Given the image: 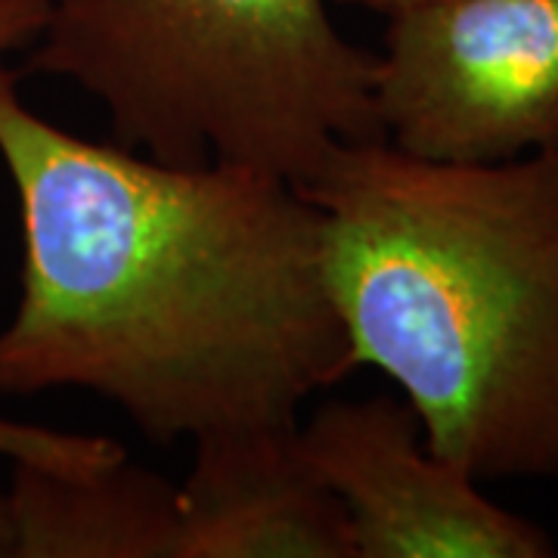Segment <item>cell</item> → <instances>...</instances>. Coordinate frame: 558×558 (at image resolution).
Here are the masks:
<instances>
[{
  "label": "cell",
  "mask_w": 558,
  "mask_h": 558,
  "mask_svg": "<svg viewBox=\"0 0 558 558\" xmlns=\"http://www.w3.org/2000/svg\"><path fill=\"white\" fill-rule=\"evenodd\" d=\"M0 161L22 223L3 398L81 388L171 444L295 425L354 373L299 183L69 134L3 62Z\"/></svg>",
  "instance_id": "6da1fadb"
},
{
  "label": "cell",
  "mask_w": 558,
  "mask_h": 558,
  "mask_svg": "<svg viewBox=\"0 0 558 558\" xmlns=\"http://www.w3.org/2000/svg\"><path fill=\"white\" fill-rule=\"evenodd\" d=\"M354 369L475 481H558V146L435 161L385 137L299 183Z\"/></svg>",
  "instance_id": "7a4b0ae2"
},
{
  "label": "cell",
  "mask_w": 558,
  "mask_h": 558,
  "mask_svg": "<svg viewBox=\"0 0 558 558\" xmlns=\"http://www.w3.org/2000/svg\"><path fill=\"white\" fill-rule=\"evenodd\" d=\"M28 72L100 102L119 146L304 183L339 143L381 137L376 50L329 0H50Z\"/></svg>",
  "instance_id": "3957f363"
},
{
  "label": "cell",
  "mask_w": 558,
  "mask_h": 558,
  "mask_svg": "<svg viewBox=\"0 0 558 558\" xmlns=\"http://www.w3.org/2000/svg\"><path fill=\"white\" fill-rule=\"evenodd\" d=\"M373 102L381 137L435 161L558 146V0H425L388 13Z\"/></svg>",
  "instance_id": "277c9868"
},
{
  "label": "cell",
  "mask_w": 558,
  "mask_h": 558,
  "mask_svg": "<svg viewBox=\"0 0 558 558\" xmlns=\"http://www.w3.org/2000/svg\"><path fill=\"white\" fill-rule=\"evenodd\" d=\"M299 440L344 509L357 558H549L537 521L484 497L481 481L438 457L403 398L326 400Z\"/></svg>",
  "instance_id": "5b68a950"
},
{
  "label": "cell",
  "mask_w": 558,
  "mask_h": 558,
  "mask_svg": "<svg viewBox=\"0 0 558 558\" xmlns=\"http://www.w3.org/2000/svg\"><path fill=\"white\" fill-rule=\"evenodd\" d=\"M178 502V558H357L341 502L301 450L299 422L196 438Z\"/></svg>",
  "instance_id": "8992f818"
},
{
  "label": "cell",
  "mask_w": 558,
  "mask_h": 558,
  "mask_svg": "<svg viewBox=\"0 0 558 558\" xmlns=\"http://www.w3.org/2000/svg\"><path fill=\"white\" fill-rule=\"evenodd\" d=\"M13 558H178V487L128 453L106 465L10 462Z\"/></svg>",
  "instance_id": "52a82bcc"
},
{
  "label": "cell",
  "mask_w": 558,
  "mask_h": 558,
  "mask_svg": "<svg viewBox=\"0 0 558 558\" xmlns=\"http://www.w3.org/2000/svg\"><path fill=\"white\" fill-rule=\"evenodd\" d=\"M50 13V0H0V62L13 50H28Z\"/></svg>",
  "instance_id": "ba28073f"
},
{
  "label": "cell",
  "mask_w": 558,
  "mask_h": 558,
  "mask_svg": "<svg viewBox=\"0 0 558 558\" xmlns=\"http://www.w3.org/2000/svg\"><path fill=\"white\" fill-rule=\"evenodd\" d=\"M0 558H13V521H10L7 490H0Z\"/></svg>",
  "instance_id": "9c48e42d"
},
{
  "label": "cell",
  "mask_w": 558,
  "mask_h": 558,
  "mask_svg": "<svg viewBox=\"0 0 558 558\" xmlns=\"http://www.w3.org/2000/svg\"><path fill=\"white\" fill-rule=\"evenodd\" d=\"M336 3H344V7H360V10H373V13H395V10H403V7H413V3H425V0H336Z\"/></svg>",
  "instance_id": "30bf717a"
}]
</instances>
